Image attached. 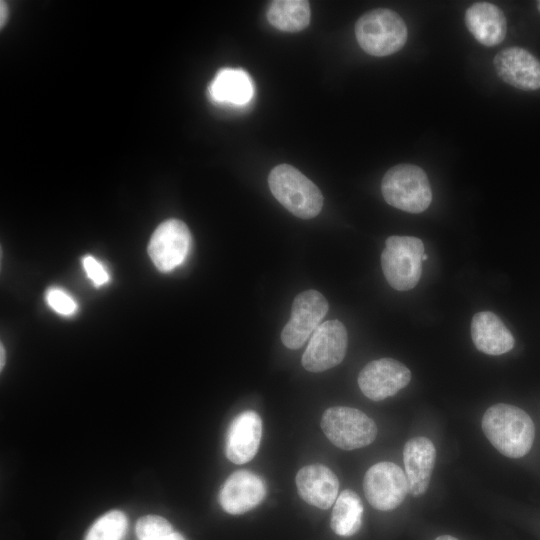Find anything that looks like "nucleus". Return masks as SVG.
<instances>
[{
    "instance_id": "1",
    "label": "nucleus",
    "mask_w": 540,
    "mask_h": 540,
    "mask_svg": "<svg viewBox=\"0 0 540 540\" xmlns=\"http://www.w3.org/2000/svg\"><path fill=\"white\" fill-rule=\"evenodd\" d=\"M481 425L490 443L507 457H523L533 445L534 423L516 406L503 403L491 406L484 413Z\"/></svg>"
},
{
    "instance_id": "2",
    "label": "nucleus",
    "mask_w": 540,
    "mask_h": 540,
    "mask_svg": "<svg viewBox=\"0 0 540 540\" xmlns=\"http://www.w3.org/2000/svg\"><path fill=\"white\" fill-rule=\"evenodd\" d=\"M268 184L277 201L293 215L311 219L320 213L323 206L321 191L295 167L277 165L269 174Z\"/></svg>"
},
{
    "instance_id": "3",
    "label": "nucleus",
    "mask_w": 540,
    "mask_h": 540,
    "mask_svg": "<svg viewBox=\"0 0 540 540\" xmlns=\"http://www.w3.org/2000/svg\"><path fill=\"white\" fill-rule=\"evenodd\" d=\"M355 35L360 47L377 57L399 51L407 41L408 30L399 14L379 8L363 14L355 24Z\"/></svg>"
},
{
    "instance_id": "4",
    "label": "nucleus",
    "mask_w": 540,
    "mask_h": 540,
    "mask_svg": "<svg viewBox=\"0 0 540 540\" xmlns=\"http://www.w3.org/2000/svg\"><path fill=\"white\" fill-rule=\"evenodd\" d=\"M381 191L385 201L402 211L420 213L432 201V190L424 170L413 164H398L382 178Z\"/></svg>"
},
{
    "instance_id": "5",
    "label": "nucleus",
    "mask_w": 540,
    "mask_h": 540,
    "mask_svg": "<svg viewBox=\"0 0 540 540\" xmlns=\"http://www.w3.org/2000/svg\"><path fill=\"white\" fill-rule=\"evenodd\" d=\"M424 244L412 236H390L381 253L383 274L389 285L398 291L414 288L420 280Z\"/></svg>"
},
{
    "instance_id": "6",
    "label": "nucleus",
    "mask_w": 540,
    "mask_h": 540,
    "mask_svg": "<svg viewBox=\"0 0 540 540\" xmlns=\"http://www.w3.org/2000/svg\"><path fill=\"white\" fill-rule=\"evenodd\" d=\"M321 428L332 444L344 450L365 447L377 435L376 424L369 416L346 406L328 408L322 415Z\"/></svg>"
},
{
    "instance_id": "7",
    "label": "nucleus",
    "mask_w": 540,
    "mask_h": 540,
    "mask_svg": "<svg viewBox=\"0 0 540 540\" xmlns=\"http://www.w3.org/2000/svg\"><path fill=\"white\" fill-rule=\"evenodd\" d=\"M347 330L339 320L321 323L313 332L302 356L303 367L310 372H322L335 367L345 357Z\"/></svg>"
},
{
    "instance_id": "8",
    "label": "nucleus",
    "mask_w": 540,
    "mask_h": 540,
    "mask_svg": "<svg viewBox=\"0 0 540 540\" xmlns=\"http://www.w3.org/2000/svg\"><path fill=\"white\" fill-rule=\"evenodd\" d=\"M192 244L187 225L178 219L162 222L153 232L148 254L155 267L164 273L173 271L186 260Z\"/></svg>"
},
{
    "instance_id": "9",
    "label": "nucleus",
    "mask_w": 540,
    "mask_h": 540,
    "mask_svg": "<svg viewBox=\"0 0 540 540\" xmlns=\"http://www.w3.org/2000/svg\"><path fill=\"white\" fill-rule=\"evenodd\" d=\"M363 490L368 502L380 511L395 509L409 492L405 472L392 462L371 466L365 473Z\"/></svg>"
},
{
    "instance_id": "10",
    "label": "nucleus",
    "mask_w": 540,
    "mask_h": 540,
    "mask_svg": "<svg viewBox=\"0 0 540 540\" xmlns=\"http://www.w3.org/2000/svg\"><path fill=\"white\" fill-rule=\"evenodd\" d=\"M328 311L326 298L316 290L299 293L292 304L289 321L281 332V341L289 349H298L313 334Z\"/></svg>"
},
{
    "instance_id": "11",
    "label": "nucleus",
    "mask_w": 540,
    "mask_h": 540,
    "mask_svg": "<svg viewBox=\"0 0 540 540\" xmlns=\"http://www.w3.org/2000/svg\"><path fill=\"white\" fill-rule=\"evenodd\" d=\"M410 370L392 358H381L369 362L358 376L362 393L373 401L384 400L395 395L409 384Z\"/></svg>"
},
{
    "instance_id": "12",
    "label": "nucleus",
    "mask_w": 540,
    "mask_h": 540,
    "mask_svg": "<svg viewBox=\"0 0 540 540\" xmlns=\"http://www.w3.org/2000/svg\"><path fill=\"white\" fill-rule=\"evenodd\" d=\"M494 67L501 80L517 89H540V61L521 47L500 51L494 58Z\"/></svg>"
},
{
    "instance_id": "13",
    "label": "nucleus",
    "mask_w": 540,
    "mask_h": 540,
    "mask_svg": "<svg viewBox=\"0 0 540 540\" xmlns=\"http://www.w3.org/2000/svg\"><path fill=\"white\" fill-rule=\"evenodd\" d=\"M266 496V486L261 477L239 470L224 482L219 502L223 510L232 515L246 513L258 506Z\"/></svg>"
},
{
    "instance_id": "14",
    "label": "nucleus",
    "mask_w": 540,
    "mask_h": 540,
    "mask_svg": "<svg viewBox=\"0 0 540 540\" xmlns=\"http://www.w3.org/2000/svg\"><path fill=\"white\" fill-rule=\"evenodd\" d=\"M262 437V420L258 413L247 410L231 422L226 437V456L235 464L249 462L256 455Z\"/></svg>"
},
{
    "instance_id": "15",
    "label": "nucleus",
    "mask_w": 540,
    "mask_h": 540,
    "mask_svg": "<svg viewBox=\"0 0 540 540\" xmlns=\"http://www.w3.org/2000/svg\"><path fill=\"white\" fill-rule=\"evenodd\" d=\"M436 459V449L426 437L410 439L404 446L403 461L408 489L411 495L419 497L429 487Z\"/></svg>"
},
{
    "instance_id": "16",
    "label": "nucleus",
    "mask_w": 540,
    "mask_h": 540,
    "mask_svg": "<svg viewBox=\"0 0 540 540\" xmlns=\"http://www.w3.org/2000/svg\"><path fill=\"white\" fill-rule=\"evenodd\" d=\"M295 481L300 497L312 506L328 509L337 499L338 478L324 465L304 466L298 471Z\"/></svg>"
},
{
    "instance_id": "17",
    "label": "nucleus",
    "mask_w": 540,
    "mask_h": 540,
    "mask_svg": "<svg viewBox=\"0 0 540 540\" xmlns=\"http://www.w3.org/2000/svg\"><path fill=\"white\" fill-rule=\"evenodd\" d=\"M464 21L473 37L482 45L500 44L507 32V22L502 10L489 2H476L465 12Z\"/></svg>"
},
{
    "instance_id": "18",
    "label": "nucleus",
    "mask_w": 540,
    "mask_h": 540,
    "mask_svg": "<svg viewBox=\"0 0 540 540\" xmlns=\"http://www.w3.org/2000/svg\"><path fill=\"white\" fill-rule=\"evenodd\" d=\"M471 337L475 347L489 355H501L514 347V337L493 312L476 313L471 321Z\"/></svg>"
},
{
    "instance_id": "19",
    "label": "nucleus",
    "mask_w": 540,
    "mask_h": 540,
    "mask_svg": "<svg viewBox=\"0 0 540 540\" xmlns=\"http://www.w3.org/2000/svg\"><path fill=\"white\" fill-rule=\"evenodd\" d=\"M208 91L215 102L245 105L254 96V85L246 71L224 68L216 74Z\"/></svg>"
},
{
    "instance_id": "20",
    "label": "nucleus",
    "mask_w": 540,
    "mask_h": 540,
    "mask_svg": "<svg viewBox=\"0 0 540 540\" xmlns=\"http://www.w3.org/2000/svg\"><path fill=\"white\" fill-rule=\"evenodd\" d=\"M310 5L305 0H275L267 10V19L275 28L285 32H298L310 23Z\"/></svg>"
},
{
    "instance_id": "21",
    "label": "nucleus",
    "mask_w": 540,
    "mask_h": 540,
    "mask_svg": "<svg viewBox=\"0 0 540 540\" xmlns=\"http://www.w3.org/2000/svg\"><path fill=\"white\" fill-rule=\"evenodd\" d=\"M363 505L353 490L345 489L337 497L331 514V529L339 536L348 537L361 527Z\"/></svg>"
},
{
    "instance_id": "22",
    "label": "nucleus",
    "mask_w": 540,
    "mask_h": 540,
    "mask_svg": "<svg viewBox=\"0 0 540 540\" xmlns=\"http://www.w3.org/2000/svg\"><path fill=\"white\" fill-rule=\"evenodd\" d=\"M127 518L119 510H112L98 518L86 533L84 540H122Z\"/></svg>"
},
{
    "instance_id": "23",
    "label": "nucleus",
    "mask_w": 540,
    "mask_h": 540,
    "mask_svg": "<svg viewBox=\"0 0 540 540\" xmlns=\"http://www.w3.org/2000/svg\"><path fill=\"white\" fill-rule=\"evenodd\" d=\"M173 531L171 524L163 517L147 515L141 517L136 524L138 540H163Z\"/></svg>"
},
{
    "instance_id": "24",
    "label": "nucleus",
    "mask_w": 540,
    "mask_h": 540,
    "mask_svg": "<svg viewBox=\"0 0 540 540\" xmlns=\"http://www.w3.org/2000/svg\"><path fill=\"white\" fill-rule=\"evenodd\" d=\"M45 299L53 311L63 316H71L78 309L75 299L62 288H49L46 291Z\"/></svg>"
},
{
    "instance_id": "25",
    "label": "nucleus",
    "mask_w": 540,
    "mask_h": 540,
    "mask_svg": "<svg viewBox=\"0 0 540 540\" xmlns=\"http://www.w3.org/2000/svg\"><path fill=\"white\" fill-rule=\"evenodd\" d=\"M82 266L91 282L96 287L107 284L110 280V275L106 267L92 255H86L82 259Z\"/></svg>"
},
{
    "instance_id": "26",
    "label": "nucleus",
    "mask_w": 540,
    "mask_h": 540,
    "mask_svg": "<svg viewBox=\"0 0 540 540\" xmlns=\"http://www.w3.org/2000/svg\"><path fill=\"white\" fill-rule=\"evenodd\" d=\"M163 540H185V539L180 533L174 531L170 535L165 537Z\"/></svg>"
},
{
    "instance_id": "27",
    "label": "nucleus",
    "mask_w": 540,
    "mask_h": 540,
    "mask_svg": "<svg viewBox=\"0 0 540 540\" xmlns=\"http://www.w3.org/2000/svg\"><path fill=\"white\" fill-rule=\"evenodd\" d=\"M6 15H7V8H6V5H5V3L3 4V2H1V17H0L1 25H2L3 22L5 21Z\"/></svg>"
},
{
    "instance_id": "28",
    "label": "nucleus",
    "mask_w": 540,
    "mask_h": 540,
    "mask_svg": "<svg viewBox=\"0 0 540 540\" xmlns=\"http://www.w3.org/2000/svg\"><path fill=\"white\" fill-rule=\"evenodd\" d=\"M0 354V368L2 369L5 363V351L2 344L0 348Z\"/></svg>"
},
{
    "instance_id": "29",
    "label": "nucleus",
    "mask_w": 540,
    "mask_h": 540,
    "mask_svg": "<svg viewBox=\"0 0 540 540\" xmlns=\"http://www.w3.org/2000/svg\"><path fill=\"white\" fill-rule=\"evenodd\" d=\"M435 540H458V539L450 535H442V536H438Z\"/></svg>"
},
{
    "instance_id": "30",
    "label": "nucleus",
    "mask_w": 540,
    "mask_h": 540,
    "mask_svg": "<svg viewBox=\"0 0 540 540\" xmlns=\"http://www.w3.org/2000/svg\"><path fill=\"white\" fill-rule=\"evenodd\" d=\"M537 9L540 12V1H537Z\"/></svg>"
}]
</instances>
